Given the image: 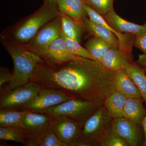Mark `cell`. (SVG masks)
I'll return each mask as SVG.
<instances>
[{"label":"cell","mask_w":146,"mask_h":146,"mask_svg":"<svg viewBox=\"0 0 146 146\" xmlns=\"http://www.w3.org/2000/svg\"><path fill=\"white\" fill-rule=\"evenodd\" d=\"M56 4L59 11L83 25L82 18L87 15L84 0H57Z\"/></svg>","instance_id":"cell-17"},{"label":"cell","mask_w":146,"mask_h":146,"mask_svg":"<svg viewBox=\"0 0 146 146\" xmlns=\"http://www.w3.org/2000/svg\"><path fill=\"white\" fill-rule=\"evenodd\" d=\"M31 134L24 127L19 126L0 127V139L21 143L23 145Z\"/></svg>","instance_id":"cell-25"},{"label":"cell","mask_w":146,"mask_h":146,"mask_svg":"<svg viewBox=\"0 0 146 146\" xmlns=\"http://www.w3.org/2000/svg\"><path fill=\"white\" fill-rule=\"evenodd\" d=\"M36 138L38 146H70L58 138L53 129L52 124L42 131Z\"/></svg>","instance_id":"cell-26"},{"label":"cell","mask_w":146,"mask_h":146,"mask_svg":"<svg viewBox=\"0 0 146 146\" xmlns=\"http://www.w3.org/2000/svg\"><path fill=\"white\" fill-rule=\"evenodd\" d=\"M133 46L141 50L144 53H146V31L141 35L135 37Z\"/></svg>","instance_id":"cell-31"},{"label":"cell","mask_w":146,"mask_h":146,"mask_svg":"<svg viewBox=\"0 0 146 146\" xmlns=\"http://www.w3.org/2000/svg\"><path fill=\"white\" fill-rule=\"evenodd\" d=\"M115 85L116 91L127 98H142L139 89L125 69L116 72Z\"/></svg>","instance_id":"cell-15"},{"label":"cell","mask_w":146,"mask_h":146,"mask_svg":"<svg viewBox=\"0 0 146 146\" xmlns=\"http://www.w3.org/2000/svg\"><path fill=\"white\" fill-rule=\"evenodd\" d=\"M44 1L51 3L56 4L57 0H44Z\"/></svg>","instance_id":"cell-36"},{"label":"cell","mask_w":146,"mask_h":146,"mask_svg":"<svg viewBox=\"0 0 146 146\" xmlns=\"http://www.w3.org/2000/svg\"><path fill=\"white\" fill-rule=\"evenodd\" d=\"M111 128L129 146H143L144 141L143 128L131 120L124 117L113 119Z\"/></svg>","instance_id":"cell-9"},{"label":"cell","mask_w":146,"mask_h":146,"mask_svg":"<svg viewBox=\"0 0 146 146\" xmlns=\"http://www.w3.org/2000/svg\"><path fill=\"white\" fill-rule=\"evenodd\" d=\"M136 63L146 74V53L139 55Z\"/></svg>","instance_id":"cell-33"},{"label":"cell","mask_w":146,"mask_h":146,"mask_svg":"<svg viewBox=\"0 0 146 146\" xmlns=\"http://www.w3.org/2000/svg\"><path fill=\"white\" fill-rule=\"evenodd\" d=\"M115 72L96 60L85 58L60 64L43 60L36 66L30 82L38 84L42 88L61 91L72 98L101 105L116 91Z\"/></svg>","instance_id":"cell-1"},{"label":"cell","mask_w":146,"mask_h":146,"mask_svg":"<svg viewBox=\"0 0 146 146\" xmlns=\"http://www.w3.org/2000/svg\"><path fill=\"white\" fill-rule=\"evenodd\" d=\"M61 23V30L69 38L80 43L84 25L74 21L70 16L59 11Z\"/></svg>","instance_id":"cell-21"},{"label":"cell","mask_w":146,"mask_h":146,"mask_svg":"<svg viewBox=\"0 0 146 146\" xmlns=\"http://www.w3.org/2000/svg\"><path fill=\"white\" fill-rule=\"evenodd\" d=\"M12 77V74H11L6 68L1 67L0 73V88L7 82H9Z\"/></svg>","instance_id":"cell-32"},{"label":"cell","mask_w":146,"mask_h":146,"mask_svg":"<svg viewBox=\"0 0 146 146\" xmlns=\"http://www.w3.org/2000/svg\"><path fill=\"white\" fill-rule=\"evenodd\" d=\"M71 146H100L98 139L91 137L81 136Z\"/></svg>","instance_id":"cell-30"},{"label":"cell","mask_w":146,"mask_h":146,"mask_svg":"<svg viewBox=\"0 0 146 146\" xmlns=\"http://www.w3.org/2000/svg\"><path fill=\"white\" fill-rule=\"evenodd\" d=\"M142 128L144 134V141L143 146H146V114L142 123Z\"/></svg>","instance_id":"cell-35"},{"label":"cell","mask_w":146,"mask_h":146,"mask_svg":"<svg viewBox=\"0 0 146 146\" xmlns=\"http://www.w3.org/2000/svg\"><path fill=\"white\" fill-rule=\"evenodd\" d=\"M99 141L100 146H129L124 139L112 130L111 126Z\"/></svg>","instance_id":"cell-28"},{"label":"cell","mask_w":146,"mask_h":146,"mask_svg":"<svg viewBox=\"0 0 146 146\" xmlns=\"http://www.w3.org/2000/svg\"><path fill=\"white\" fill-rule=\"evenodd\" d=\"M84 8L87 13V16H88L90 20L95 23L101 24L114 33L119 40V49L130 59H133L132 48L135 36L129 33H119L115 31L108 25L102 15L85 3Z\"/></svg>","instance_id":"cell-11"},{"label":"cell","mask_w":146,"mask_h":146,"mask_svg":"<svg viewBox=\"0 0 146 146\" xmlns=\"http://www.w3.org/2000/svg\"><path fill=\"white\" fill-rule=\"evenodd\" d=\"M28 110L17 108H1L0 127L19 126L24 127L23 118Z\"/></svg>","instance_id":"cell-22"},{"label":"cell","mask_w":146,"mask_h":146,"mask_svg":"<svg viewBox=\"0 0 146 146\" xmlns=\"http://www.w3.org/2000/svg\"><path fill=\"white\" fill-rule=\"evenodd\" d=\"M114 0H86L85 3L102 16L113 8Z\"/></svg>","instance_id":"cell-29"},{"label":"cell","mask_w":146,"mask_h":146,"mask_svg":"<svg viewBox=\"0 0 146 146\" xmlns=\"http://www.w3.org/2000/svg\"><path fill=\"white\" fill-rule=\"evenodd\" d=\"M38 84L29 82L11 90L5 91L0 100V108H18L31 101L39 93Z\"/></svg>","instance_id":"cell-5"},{"label":"cell","mask_w":146,"mask_h":146,"mask_svg":"<svg viewBox=\"0 0 146 146\" xmlns=\"http://www.w3.org/2000/svg\"><path fill=\"white\" fill-rule=\"evenodd\" d=\"M132 60L119 48L113 46L103 58L102 64L108 70L116 72L125 69Z\"/></svg>","instance_id":"cell-18"},{"label":"cell","mask_w":146,"mask_h":146,"mask_svg":"<svg viewBox=\"0 0 146 146\" xmlns=\"http://www.w3.org/2000/svg\"><path fill=\"white\" fill-rule=\"evenodd\" d=\"M113 119L108 115L104 105H101L84 123L82 136L91 137L99 141L111 127Z\"/></svg>","instance_id":"cell-8"},{"label":"cell","mask_w":146,"mask_h":146,"mask_svg":"<svg viewBox=\"0 0 146 146\" xmlns=\"http://www.w3.org/2000/svg\"><path fill=\"white\" fill-rule=\"evenodd\" d=\"M60 35L64 39L67 48L72 54L97 61L86 48H84L80 44V43L69 38L62 30Z\"/></svg>","instance_id":"cell-27"},{"label":"cell","mask_w":146,"mask_h":146,"mask_svg":"<svg viewBox=\"0 0 146 146\" xmlns=\"http://www.w3.org/2000/svg\"><path fill=\"white\" fill-rule=\"evenodd\" d=\"M143 98H128L123 112V117L136 123L142 127V123L146 114Z\"/></svg>","instance_id":"cell-16"},{"label":"cell","mask_w":146,"mask_h":146,"mask_svg":"<svg viewBox=\"0 0 146 146\" xmlns=\"http://www.w3.org/2000/svg\"><path fill=\"white\" fill-rule=\"evenodd\" d=\"M61 23L59 16L44 26L30 41L29 46H24L36 54L46 49L52 42L60 36Z\"/></svg>","instance_id":"cell-7"},{"label":"cell","mask_w":146,"mask_h":146,"mask_svg":"<svg viewBox=\"0 0 146 146\" xmlns=\"http://www.w3.org/2000/svg\"><path fill=\"white\" fill-rule=\"evenodd\" d=\"M12 58L13 71L11 80L5 91L11 90L30 82L36 66L43 59L36 53L28 49L18 42H3Z\"/></svg>","instance_id":"cell-2"},{"label":"cell","mask_w":146,"mask_h":146,"mask_svg":"<svg viewBox=\"0 0 146 146\" xmlns=\"http://www.w3.org/2000/svg\"><path fill=\"white\" fill-rule=\"evenodd\" d=\"M84 2H85V1H86V0H84Z\"/></svg>","instance_id":"cell-37"},{"label":"cell","mask_w":146,"mask_h":146,"mask_svg":"<svg viewBox=\"0 0 146 146\" xmlns=\"http://www.w3.org/2000/svg\"><path fill=\"white\" fill-rule=\"evenodd\" d=\"M82 127L79 123L64 116L54 117L52 123L53 129L58 138L70 146L81 137Z\"/></svg>","instance_id":"cell-10"},{"label":"cell","mask_w":146,"mask_h":146,"mask_svg":"<svg viewBox=\"0 0 146 146\" xmlns=\"http://www.w3.org/2000/svg\"><path fill=\"white\" fill-rule=\"evenodd\" d=\"M57 4L44 1L43 5L16 29L13 36L16 42H30L46 24L59 16Z\"/></svg>","instance_id":"cell-3"},{"label":"cell","mask_w":146,"mask_h":146,"mask_svg":"<svg viewBox=\"0 0 146 146\" xmlns=\"http://www.w3.org/2000/svg\"><path fill=\"white\" fill-rule=\"evenodd\" d=\"M137 86L146 106V74L133 60L125 68Z\"/></svg>","instance_id":"cell-24"},{"label":"cell","mask_w":146,"mask_h":146,"mask_svg":"<svg viewBox=\"0 0 146 146\" xmlns=\"http://www.w3.org/2000/svg\"><path fill=\"white\" fill-rule=\"evenodd\" d=\"M101 105L89 101L71 98L50 108L42 113L53 117L64 116L79 123L83 126L85 122Z\"/></svg>","instance_id":"cell-4"},{"label":"cell","mask_w":146,"mask_h":146,"mask_svg":"<svg viewBox=\"0 0 146 146\" xmlns=\"http://www.w3.org/2000/svg\"><path fill=\"white\" fill-rule=\"evenodd\" d=\"M85 46L96 60L102 64L103 58L113 46L103 39L93 36L88 39Z\"/></svg>","instance_id":"cell-23"},{"label":"cell","mask_w":146,"mask_h":146,"mask_svg":"<svg viewBox=\"0 0 146 146\" xmlns=\"http://www.w3.org/2000/svg\"><path fill=\"white\" fill-rule=\"evenodd\" d=\"M84 28L94 36L103 39L119 48V40L113 33L101 24L95 23L86 16L82 18Z\"/></svg>","instance_id":"cell-19"},{"label":"cell","mask_w":146,"mask_h":146,"mask_svg":"<svg viewBox=\"0 0 146 146\" xmlns=\"http://www.w3.org/2000/svg\"><path fill=\"white\" fill-rule=\"evenodd\" d=\"M23 145L25 146H38L36 138L31 135L26 140Z\"/></svg>","instance_id":"cell-34"},{"label":"cell","mask_w":146,"mask_h":146,"mask_svg":"<svg viewBox=\"0 0 146 146\" xmlns=\"http://www.w3.org/2000/svg\"><path fill=\"white\" fill-rule=\"evenodd\" d=\"M54 117L42 113L28 111L23 118L24 128L35 138L52 124Z\"/></svg>","instance_id":"cell-14"},{"label":"cell","mask_w":146,"mask_h":146,"mask_svg":"<svg viewBox=\"0 0 146 146\" xmlns=\"http://www.w3.org/2000/svg\"><path fill=\"white\" fill-rule=\"evenodd\" d=\"M112 29L119 33H126L138 36L146 31V24L143 25L130 23L120 17L115 12L114 8L103 16Z\"/></svg>","instance_id":"cell-13"},{"label":"cell","mask_w":146,"mask_h":146,"mask_svg":"<svg viewBox=\"0 0 146 146\" xmlns=\"http://www.w3.org/2000/svg\"><path fill=\"white\" fill-rule=\"evenodd\" d=\"M71 98L61 91L41 87L39 93L33 99L17 109L42 113L50 108L60 104Z\"/></svg>","instance_id":"cell-6"},{"label":"cell","mask_w":146,"mask_h":146,"mask_svg":"<svg viewBox=\"0 0 146 146\" xmlns=\"http://www.w3.org/2000/svg\"><path fill=\"white\" fill-rule=\"evenodd\" d=\"M127 98L115 91L105 100L103 104L110 116L113 119L123 117L124 108Z\"/></svg>","instance_id":"cell-20"},{"label":"cell","mask_w":146,"mask_h":146,"mask_svg":"<svg viewBox=\"0 0 146 146\" xmlns=\"http://www.w3.org/2000/svg\"><path fill=\"white\" fill-rule=\"evenodd\" d=\"M38 55L45 62L51 64H60L80 57L72 54L68 50L65 40L61 36L52 42L46 49Z\"/></svg>","instance_id":"cell-12"}]
</instances>
